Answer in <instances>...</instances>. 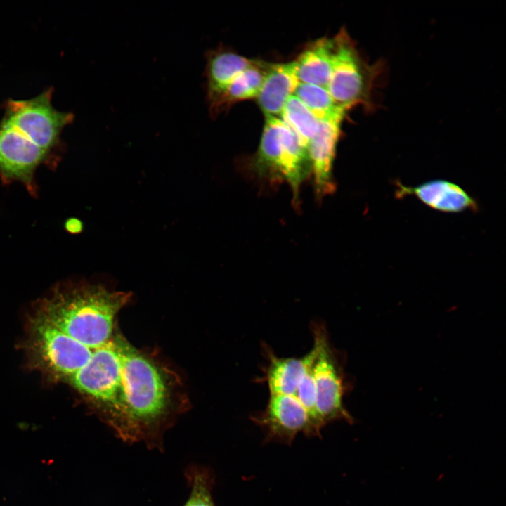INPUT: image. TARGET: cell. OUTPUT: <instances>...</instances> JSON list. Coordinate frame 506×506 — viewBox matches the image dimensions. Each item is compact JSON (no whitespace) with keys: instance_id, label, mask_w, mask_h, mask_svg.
I'll return each instance as SVG.
<instances>
[{"instance_id":"16","label":"cell","mask_w":506,"mask_h":506,"mask_svg":"<svg viewBox=\"0 0 506 506\" xmlns=\"http://www.w3.org/2000/svg\"><path fill=\"white\" fill-rule=\"evenodd\" d=\"M185 474L190 494L182 506H215L212 494L214 478L208 469L191 466L186 469Z\"/></svg>"},{"instance_id":"6","label":"cell","mask_w":506,"mask_h":506,"mask_svg":"<svg viewBox=\"0 0 506 506\" xmlns=\"http://www.w3.org/2000/svg\"><path fill=\"white\" fill-rule=\"evenodd\" d=\"M266 433V439L291 444L296 435L316 436L308 413L294 395L269 394L265 409L252 417Z\"/></svg>"},{"instance_id":"9","label":"cell","mask_w":506,"mask_h":506,"mask_svg":"<svg viewBox=\"0 0 506 506\" xmlns=\"http://www.w3.org/2000/svg\"><path fill=\"white\" fill-rule=\"evenodd\" d=\"M398 195H415L432 209L445 212H460L476 209V201L459 186L446 181L434 180L416 187L398 185Z\"/></svg>"},{"instance_id":"18","label":"cell","mask_w":506,"mask_h":506,"mask_svg":"<svg viewBox=\"0 0 506 506\" xmlns=\"http://www.w3.org/2000/svg\"><path fill=\"white\" fill-rule=\"evenodd\" d=\"M83 227L82 221L78 218H69L65 222V230L71 234H78L81 233Z\"/></svg>"},{"instance_id":"10","label":"cell","mask_w":506,"mask_h":506,"mask_svg":"<svg viewBox=\"0 0 506 506\" xmlns=\"http://www.w3.org/2000/svg\"><path fill=\"white\" fill-rule=\"evenodd\" d=\"M261 349L267 361L261 380L266 383L269 394L294 395L311 358L312 351L301 358H283L275 354L265 343Z\"/></svg>"},{"instance_id":"12","label":"cell","mask_w":506,"mask_h":506,"mask_svg":"<svg viewBox=\"0 0 506 506\" xmlns=\"http://www.w3.org/2000/svg\"><path fill=\"white\" fill-rule=\"evenodd\" d=\"M334 38L322 37L310 43L295 60L299 82L327 88L335 58Z\"/></svg>"},{"instance_id":"5","label":"cell","mask_w":506,"mask_h":506,"mask_svg":"<svg viewBox=\"0 0 506 506\" xmlns=\"http://www.w3.org/2000/svg\"><path fill=\"white\" fill-rule=\"evenodd\" d=\"M310 327L315 351L313 377L319 415L324 425L337 420L353 423V419L344 405L349 387L341 355L332 345L324 323L312 322Z\"/></svg>"},{"instance_id":"4","label":"cell","mask_w":506,"mask_h":506,"mask_svg":"<svg viewBox=\"0 0 506 506\" xmlns=\"http://www.w3.org/2000/svg\"><path fill=\"white\" fill-rule=\"evenodd\" d=\"M333 38L335 58L327 87L330 94L335 102L346 111L358 105L371 110L372 91L382 63L366 62L344 29Z\"/></svg>"},{"instance_id":"3","label":"cell","mask_w":506,"mask_h":506,"mask_svg":"<svg viewBox=\"0 0 506 506\" xmlns=\"http://www.w3.org/2000/svg\"><path fill=\"white\" fill-rule=\"evenodd\" d=\"M253 171L271 181L285 180L298 205L300 188L311 174L307 150L280 117H266L258 149L252 159Z\"/></svg>"},{"instance_id":"8","label":"cell","mask_w":506,"mask_h":506,"mask_svg":"<svg viewBox=\"0 0 506 506\" xmlns=\"http://www.w3.org/2000/svg\"><path fill=\"white\" fill-rule=\"evenodd\" d=\"M299 84L295 60L270 63L257 96L265 117H280L286 101Z\"/></svg>"},{"instance_id":"2","label":"cell","mask_w":506,"mask_h":506,"mask_svg":"<svg viewBox=\"0 0 506 506\" xmlns=\"http://www.w3.org/2000/svg\"><path fill=\"white\" fill-rule=\"evenodd\" d=\"M48 89L27 100H8L0 119V179L18 181L32 194L37 192L34 175L51 162L63 130L74 119L72 112L56 109Z\"/></svg>"},{"instance_id":"14","label":"cell","mask_w":506,"mask_h":506,"mask_svg":"<svg viewBox=\"0 0 506 506\" xmlns=\"http://www.w3.org/2000/svg\"><path fill=\"white\" fill-rule=\"evenodd\" d=\"M280 118L292 129L301 145L307 150L311 141L318 131V119L294 94L286 101Z\"/></svg>"},{"instance_id":"7","label":"cell","mask_w":506,"mask_h":506,"mask_svg":"<svg viewBox=\"0 0 506 506\" xmlns=\"http://www.w3.org/2000/svg\"><path fill=\"white\" fill-rule=\"evenodd\" d=\"M344 119L337 118L319 121L318 131L307 148L315 192L320 200L335 190L332 166Z\"/></svg>"},{"instance_id":"15","label":"cell","mask_w":506,"mask_h":506,"mask_svg":"<svg viewBox=\"0 0 506 506\" xmlns=\"http://www.w3.org/2000/svg\"><path fill=\"white\" fill-rule=\"evenodd\" d=\"M294 95L313 114L318 121L344 119L347 111L333 100L327 88L314 84H298Z\"/></svg>"},{"instance_id":"11","label":"cell","mask_w":506,"mask_h":506,"mask_svg":"<svg viewBox=\"0 0 506 506\" xmlns=\"http://www.w3.org/2000/svg\"><path fill=\"white\" fill-rule=\"evenodd\" d=\"M205 57L207 64L205 76L208 103L215 98L238 75L258 61L223 47L208 51Z\"/></svg>"},{"instance_id":"1","label":"cell","mask_w":506,"mask_h":506,"mask_svg":"<svg viewBox=\"0 0 506 506\" xmlns=\"http://www.w3.org/2000/svg\"><path fill=\"white\" fill-rule=\"evenodd\" d=\"M117 314L108 310L58 327L39 314L30 344L45 371L82 394L117 436H126L167 414L171 387L163 368L118 332Z\"/></svg>"},{"instance_id":"17","label":"cell","mask_w":506,"mask_h":506,"mask_svg":"<svg viewBox=\"0 0 506 506\" xmlns=\"http://www.w3.org/2000/svg\"><path fill=\"white\" fill-rule=\"evenodd\" d=\"M312 356L294 393V396L304 406L314 429L316 436H320L325 426L318 411L316 406V391L313 377V362L315 351L312 347Z\"/></svg>"},{"instance_id":"13","label":"cell","mask_w":506,"mask_h":506,"mask_svg":"<svg viewBox=\"0 0 506 506\" xmlns=\"http://www.w3.org/2000/svg\"><path fill=\"white\" fill-rule=\"evenodd\" d=\"M269 65V63L258 60L233 79L208 103L211 117H216L238 101L257 98Z\"/></svg>"}]
</instances>
